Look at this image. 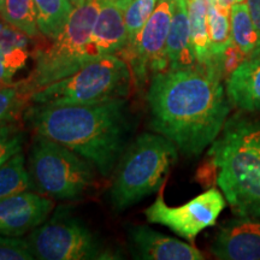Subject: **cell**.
I'll return each mask as SVG.
<instances>
[{
	"instance_id": "44dd1931",
	"label": "cell",
	"mask_w": 260,
	"mask_h": 260,
	"mask_svg": "<svg viewBox=\"0 0 260 260\" xmlns=\"http://www.w3.org/2000/svg\"><path fill=\"white\" fill-rule=\"evenodd\" d=\"M34 188L30 174L25 169L24 155L18 152L0 167V199Z\"/></svg>"
},
{
	"instance_id": "2e32d148",
	"label": "cell",
	"mask_w": 260,
	"mask_h": 260,
	"mask_svg": "<svg viewBox=\"0 0 260 260\" xmlns=\"http://www.w3.org/2000/svg\"><path fill=\"white\" fill-rule=\"evenodd\" d=\"M30 37H28L21 29L10 24L2 18L0 21V54L6 69L12 77L16 73L23 69L30 52L29 44Z\"/></svg>"
},
{
	"instance_id": "ffe728a7",
	"label": "cell",
	"mask_w": 260,
	"mask_h": 260,
	"mask_svg": "<svg viewBox=\"0 0 260 260\" xmlns=\"http://www.w3.org/2000/svg\"><path fill=\"white\" fill-rule=\"evenodd\" d=\"M207 30H209L211 60H212L222 56L233 44L230 10L222 8L216 2L211 3L207 9Z\"/></svg>"
},
{
	"instance_id": "277c9868",
	"label": "cell",
	"mask_w": 260,
	"mask_h": 260,
	"mask_svg": "<svg viewBox=\"0 0 260 260\" xmlns=\"http://www.w3.org/2000/svg\"><path fill=\"white\" fill-rule=\"evenodd\" d=\"M178 159V149L157 133H144L126 146L110 188L113 209L125 211L164 186Z\"/></svg>"
},
{
	"instance_id": "9a60e30c",
	"label": "cell",
	"mask_w": 260,
	"mask_h": 260,
	"mask_svg": "<svg viewBox=\"0 0 260 260\" xmlns=\"http://www.w3.org/2000/svg\"><path fill=\"white\" fill-rule=\"evenodd\" d=\"M167 54L169 69H181L198 64L191 44L187 0H174V10L167 42Z\"/></svg>"
},
{
	"instance_id": "8992f818",
	"label": "cell",
	"mask_w": 260,
	"mask_h": 260,
	"mask_svg": "<svg viewBox=\"0 0 260 260\" xmlns=\"http://www.w3.org/2000/svg\"><path fill=\"white\" fill-rule=\"evenodd\" d=\"M100 6L102 0H83L75 5L64 29L51 46L35 53L34 69L22 81L30 95L48 84L70 76L86 61L95 58L92 53L90 39Z\"/></svg>"
},
{
	"instance_id": "603a6c76",
	"label": "cell",
	"mask_w": 260,
	"mask_h": 260,
	"mask_svg": "<svg viewBox=\"0 0 260 260\" xmlns=\"http://www.w3.org/2000/svg\"><path fill=\"white\" fill-rule=\"evenodd\" d=\"M29 102L30 94L22 82L12 83L0 89V125L17 121L22 112L27 110Z\"/></svg>"
},
{
	"instance_id": "30bf717a",
	"label": "cell",
	"mask_w": 260,
	"mask_h": 260,
	"mask_svg": "<svg viewBox=\"0 0 260 260\" xmlns=\"http://www.w3.org/2000/svg\"><path fill=\"white\" fill-rule=\"evenodd\" d=\"M226 206L222 190L211 187L181 206H169L164 200V186L157 199L144 211L152 224H161L189 242L207 228L213 226Z\"/></svg>"
},
{
	"instance_id": "4dcf8cb0",
	"label": "cell",
	"mask_w": 260,
	"mask_h": 260,
	"mask_svg": "<svg viewBox=\"0 0 260 260\" xmlns=\"http://www.w3.org/2000/svg\"><path fill=\"white\" fill-rule=\"evenodd\" d=\"M3 2H4V0H0V11H2V6H3Z\"/></svg>"
},
{
	"instance_id": "cb8c5ba5",
	"label": "cell",
	"mask_w": 260,
	"mask_h": 260,
	"mask_svg": "<svg viewBox=\"0 0 260 260\" xmlns=\"http://www.w3.org/2000/svg\"><path fill=\"white\" fill-rule=\"evenodd\" d=\"M158 2L159 0H130L128 3L124 11L125 28L128 34L126 46H130L135 41L139 32L147 23L148 18L157 8Z\"/></svg>"
},
{
	"instance_id": "52a82bcc",
	"label": "cell",
	"mask_w": 260,
	"mask_h": 260,
	"mask_svg": "<svg viewBox=\"0 0 260 260\" xmlns=\"http://www.w3.org/2000/svg\"><path fill=\"white\" fill-rule=\"evenodd\" d=\"M96 169L67 146L35 135L29 152V174L41 194L59 200H74L93 186Z\"/></svg>"
},
{
	"instance_id": "484cf974",
	"label": "cell",
	"mask_w": 260,
	"mask_h": 260,
	"mask_svg": "<svg viewBox=\"0 0 260 260\" xmlns=\"http://www.w3.org/2000/svg\"><path fill=\"white\" fill-rule=\"evenodd\" d=\"M23 141L24 135L22 132H15L14 134L0 139V167L18 152H22Z\"/></svg>"
},
{
	"instance_id": "e0dca14e",
	"label": "cell",
	"mask_w": 260,
	"mask_h": 260,
	"mask_svg": "<svg viewBox=\"0 0 260 260\" xmlns=\"http://www.w3.org/2000/svg\"><path fill=\"white\" fill-rule=\"evenodd\" d=\"M39 30L44 37L54 40L63 30L74 4L71 0H34Z\"/></svg>"
},
{
	"instance_id": "ba28073f",
	"label": "cell",
	"mask_w": 260,
	"mask_h": 260,
	"mask_svg": "<svg viewBox=\"0 0 260 260\" xmlns=\"http://www.w3.org/2000/svg\"><path fill=\"white\" fill-rule=\"evenodd\" d=\"M35 259L92 260L117 259L102 240L80 219L56 213L53 218L31 230L28 237Z\"/></svg>"
},
{
	"instance_id": "d4e9b609",
	"label": "cell",
	"mask_w": 260,
	"mask_h": 260,
	"mask_svg": "<svg viewBox=\"0 0 260 260\" xmlns=\"http://www.w3.org/2000/svg\"><path fill=\"white\" fill-rule=\"evenodd\" d=\"M35 259L28 240L14 236L0 235V260H32Z\"/></svg>"
},
{
	"instance_id": "4316f807",
	"label": "cell",
	"mask_w": 260,
	"mask_h": 260,
	"mask_svg": "<svg viewBox=\"0 0 260 260\" xmlns=\"http://www.w3.org/2000/svg\"><path fill=\"white\" fill-rule=\"evenodd\" d=\"M247 5H248L249 12H251L253 23H254L256 34H258L259 45L255 51L260 50V0H246Z\"/></svg>"
},
{
	"instance_id": "9c48e42d",
	"label": "cell",
	"mask_w": 260,
	"mask_h": 260,
	"mask_svg": "<svg viewBox=\"0 0 260 260\" xmlns=\"http://www.w3.org/2000/svg\"><path fill=\"white\" fill-rule=\"evenodd\" d=\"M172 10L174 0H159L135 41L119 54L128 63L139 89L144 88L155 74L169 69L167 42Z\"/></svg>"
},
{
	"instance_id": "5b68a950",
	"label": "cell",
	"mask_w": 260,
	"mask_h": 260,
	"mask_svg": "<svg viewBox=\"0 0 260 260\" xmlns=\"http://www.w3.org/2000/svg\"><path fill=\"white\" fill-rule=\"evenodd\" d=\"M133 74L119 56L107 54L86 61L76 73L37 90L30 102L47 106L88 105L126 98Z\"/></svg>"
},
{
	"instance_id": "8fae6325",
	"label": "cell",
	"mask_w": 260,
	"mask_h": 260,
	"mask_svg": "<svg viewBox=\"0 0 260 260\" xmlns=\"http://www.w3.org/2000/svg\"><path fill=\"white\" fill-rule=\"evenodd\" d=\"M53 201L25 190L0 199V235L18 237L46 222Z\"/></svg>"
},
{
	"instance_id": "7a4b0ae2",
	"label": "cell",
	"mask_w": 260,
	"mask_h": 260,
	"mask_svg": "<svg viewBox=\"0 0 260 260\" xmlns=\"http://www.w3.org/2000/svg\"><path fill=\"white\" fill-rule=\"evenodd\" d=\"M24 119L35 134L59 142L88 159L103 176L115 170L132 134L125 98L88 105L35 104L25 110Z\"/></svg>"
},
{
	"instance_id": "f546056e",
	"label": "cell",
	"mask_w": 260,
	"mask_h": 260,
	"mask_svg": "<svg viewBox=\"0 0 260 260\" xmlns=\"http://www.w3.org/2000/svg\"><path fill=\"white\" fill-rule=\"evenodd\" d=\"M71 2H73V4H74V5H79L80 3H82V2H83V0H71Z\"/></svg>"
},
{
	"instance_id": "4fadbf2b",
	"label": "cell",
	"mask_w": 260,
	"mask_h": 260,
	"mask_svg": "<svg viewBox=\"0 0 260 260\" xmlns=\"http://www.w3.org/2000/svg\"><path fill=\"white\" fill-rule=\"evenodd\" d=\"M128 237L135 258L144 260H204L197 247L167 236L147 225H130Z\"/></svg>"
},
{
	"instance_id": "f1b7e54d",
	"label": "cell",
	"mask_w": 260,
	"mask_h": 260,
	"mask_svg": "<svg viewBox=\"0 0 260 260\" xmlns=\"http://www.w3.org/2000/svg\"><path fill=\"white\" fill-rule=\"evenodd\" d=\"M216 2H217V4H218L219 6H222V8L230 10V8H232L234 4L246 2V0H216Z\"/></svg>"
},
{
	"instance_id": "3957f363",
	"label": "cell",
	"mask_w": 260,
	"mask_h": 260,
	"mask_svg": "<svg viewBox=\"0 0 260 260\" xmlns=\"http://www.w3.org/2000/svg\"><path fill=\"white\" fill-rule=\"evenodd\" d=\"M217 171V186L235 216L260 219V118H228L207 157Z\"/></svg>"
},
{
	"instance_id": "7c38bea8",
	"label": "cell",
	"mask_w": 260,
	"mask_h": 260,
	"mask_svg": "<svg viewBox=\"0 0 260 260\" xmlns=\"http://www.w3.org/2000/svg\"><path fill=\"white\" fill-rule=\"evenodd\" d=\"M210 251L220 260H260V219L236 216L225 220Z\"/></svg>"
},
{
	"instance_id": "d6986e66",
	"label": "cell",
	"mask_w": 260,
	"mask_h": 260,
	"mask_svg": "<svg viewBox=\"0 0 260 260\" xmlns=\"http://www.w3.org/2000/svg\"><path fill=\"white\" fill-rule=\"evenodd\" d=\"M230 28L233 44L246 57L258 48V34L246 2L237 3L230 8Z\"/></svg>"
},
{
	"instance_id": "83f0119b",
	"label": "cell",
	"mask_w": 260,
	"mask_h": 260,
	"mask_svg": "<svg viewBox=\"0 0 260 260\" xmlns=\"http://www.w3.org/2000/svg\"><path fill=\"white\" fill-rule=\"evenodd\" d=\"M15 132H17V128H16L15 124H12V123H10V124L0 125V139L14 134Z\"/></svg>"
},
{
	"instance_id": "7402d4cb",
	"label": "cell",
	"mask_w": 260,
	"mask_h": 260,
	"mask_svg": "<svg viewBox=\"0 0 260 260\" xmlns=\"http://www.w3.org/2000/svg\"><path fill=\"white\" fill-rule=\"evenodd\" d=\"M0 17L30 38H37L40 32L34 0H4Z\"/></svg>"
},
{
	"instance_id": "6da1fadb",
	"label": "cell",
	"mask_w": 260,
	"mask_h": 260,
	"mask_svg": "<svg viewBox=\"0 0 260 260\" xmlns=\"http://www.w3.org/2000/svg\"><path fill=\"white\" fill-rule=\"evenodd\" d=\"M149 82L146 100L152 130L186 157L203 153L222 133L233 107L222 76L213 68L195 64L167 69Z\"/></svg>"
},
{
	"instance_id": "ac0fdd59",
	"label": "cell",
	"mask_w": 260,
	"mask_h": 260,
	"mask_svg": "<svg viewBox=\"0 0 260 260\" xmlns=\"http://www.w3.org/2000/svg\"><path fill=\"white\" fill-rule=\"evenodd\" d=\"M188 15H189L191 44L195 58L199 65L207 67L211 61L209 30H207V9L206 0H187Z\"/></svg>"
},
{
	"instance_id": "5bb4252c",
	"label": "cell",
	"mask_w": 260,
	"mask_h": 260,
	"mask_svg": "<svg viewBox=\"0 0 260 260\" xmlns=\"http://www.w3.org/2000/svg\"><path fill=\"white\" fill-rule=\"evenodd\" d=\"M233 107L247 113L260 112V50L246 57L225 80Z\"/></svg>"
}]
</instances>
